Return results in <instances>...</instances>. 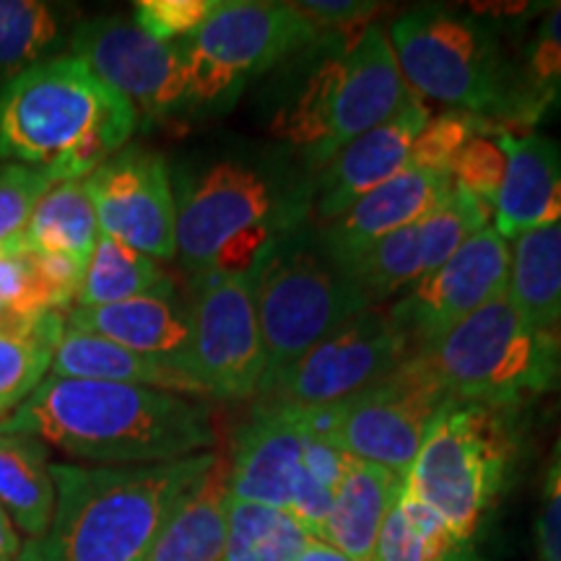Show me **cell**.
I'll use <instances>...</instances> for the list:
<instances>
[{
	"mask_svg": "<svg viewBox=\"0 0 561 561\" xmlns=\"http://www.w3.org/2000/svg\"><path fill=\"white\" fill-rule=\"evenodd\" d=\"M227 466H216L178 504L149 553V561H221L227 546Z\"/></svg>",
	"mask_w": 561,
	"mask_h": 561,
	"instance_id": "24",
	"label": "cell"
},
{
	"mask_svg": "<svg viewBox=\"0 0 561 561\" xmlns=\"http://www.w3.org/2000/svg\"><path fill=\"white\" fill-rule=\"evenodd\" d=\"M19 255L30 265L45 310L60 314L68 312L70 305L79 299L87 265L70 255H58V252H19Z\"/></svg>",
	"mask_w": 561,
	"mask_h": 561,
	"instance_id": "41",
	"label": "cell"
},
{
	"mask_svg": "<svg viewBox=\"0 0 561 561\" xmlns=\"http://www.w3.org/2000/svg\"><path fill=\"white\" fill-rule=\"evenodd\" d=\"M83 182L102 234L146 252L153 261L178 257L172 172L161 153L125 146Z\"/></svg>",
	"mask_w": 561,
	"mask_h": 561,
	"instance_id": "16",
	"label": "cell"
},
{
	"mask_svg": "<svg viewBox=\"0 0 561 561\" xmlns=\"http://www.w3.org/2000/svg\"><path fill=\"white\" fill-rule=\"evenodd\" d=\"M201 453L153 466H50L55 512L19 561H149L178 504L216 466Z\"/></svg>",
	"mask_w": 561,
	"mask_h": 561,
	"instance_id": "3",
	"label": "cell"
},
{
	"mask_svg": "<svg viewBox=\"0 0 561 561\" xmlns=\"http://www.w3.org/2000/svg\"><path fill=\"white\" fill-rule=\"evenodd\" d=\"M413 354L388 312L369 307L320 339L261 390L280 409H320L354 398L388 377Z\"/></svg>",
	"mask_w": 561,
	"mask_h": 561,
	"instance_id": "11",
	"label": "cell"
},
{
	"mask_svg": "<svg viewBox=\"0 0 561 561\" xmlns=\"http://www.w3.org/2000/svg\"><path fill=\"white\" fill-rule=\"evenodd\" d=\"M0 507L32 541L50 528L55 483L39 439L0 432Z\"/></svg>",
	"mask_w": 561,
	"mask_h": 561,
	"instance_id": "25",
	"label": "cell"
},
{
	"mask_svg": "<svg viewBox=\"0 0 561 561\" xmlns=\"http://www.w3.org/2000/svg\"><path fill=\"white\" fill-rule=\"evenodd\" d=\"M538 561H561V437L553 445L546 471L541 512L536 523Z\"/></svg>",
	"mask_w": 561,
	"mask_h": 561,
	"instance_id": "42",
	"label": "cell"
},
{
	"mask_svg": "<svg viewBox=\"0 0 561 561\" xmlns=\"http://www.w3.org/2000/svg\"><path fill=\"white\" fill-rule=\"evenodd\" d=\"M297 94L273 117V130L312 172L343 146L392 121L413 100L382 24L359 34L320 32Z\"/></svg>",
	"mask_w": 561,
	"mask_h": 561,
	"instance_id": "5",
	"label": "cell"
},
{
	"mask_svg": "<svg viewBox=\"0 0 561 561\" xmlns=\"http://www.w3.org/2000/svg\"><path fill=\"white\" fill-rule=\"evenodd\" d=\"M73 11L42 0H0V76L5 81L21 70L55 58L68 42Z\"/></svg>",
	"mask_w": 561,
	"mask_h": 561,
	"instance_id": "29",
	"label": "cell"
},
{
	"mask_svg": "<svg viewBox=\"0 0 561 561\" xmlns=\"http://www.w3.org/2000/svg\"><path fill=\"white\" fill-rule=\"evenodd\" d=\"M66 328L100 335L136 354L174 364L191 375L193 314L191 305H185L178 294L140 297L107 307H70Z\"/></svg>",
	"mask_w": 561,
	"mask_h": 561,
	"instance_id": "20",
	"label": "cell"
},
{
	"mask_svg": "<svg viewBox=\"0 0 561 561\" xmlns=\"http://www.w3.org/2000/svg\"><path fill=\"white\" fill-rule=\"evenodd\" d=\"M411 91L502 128L515 125V58L479 16L445 9L403 13L388 30Z\"/></svg>",
	"mask_w": 561,
	"mask_h": 561,
	"instance_id": "6",
	"label": "cell"
},
{
	"mask_svg": "<svg viewBox=\"0 0 561 561\" xmlns=\"http://www.w3.org/2000/svg\"><path fill=\"white\" fill-rule=\"evenodd\" d=\"M219 0H138L133 21L159 42H182L193 37L214 13Z\"/></svg>",
	"mask_w": 561,
	"mask_h": 561,
	"instance_id": "40",
	"label": "cell"
},
{
	"mask_svg": "<svg viewBox=\"0 0 561 561\" xmlns=\"http://www.w3.org/2000/svg\"><path fill=\"white\" fill-rule=\"evenodd\" d=\"M507 170L494 208V229L507 242L561 221V144L538 133H496Z\"/></svg>",
	"mask_w": 561,
	"mask_h": 561,
	"instance_id": "21",
	"label": "cell"
},
{
	"mask_svg": "<svg viewBox=\"0 0 561 561\" xmlns=\"http://www.w3.org/2000/svg\"><path fill=\"white\" fill-rule=\"evenodd\" d=\"M195 297L191 375L219 401L257 396L265 380V348L252 273L193 278Z\"/></svg>",
	"mask_w": 561,
	"mask_h": 561,
	"instance_id": "13",
	"label": "cell"
},
{
	"mask_svg": "<svg viewBox=\"0 0 561 561\" xmlns=\"http://www.w3.org/2000/svg\"><path fill=\"white\" fill-rule=\"evenodd\" d=\"M517 453V411L447 401L434 416L405 486L471 549Z\"/></svg>",
	"mask_w": 561,
	"mask_h": 561,
	"instance_id": "8",
	"label": "cell"
},
{
	"mask_svg": "<svg viewBox=\"0 0 561 561\" xmlns=\"http://www.w3.org/2000/svg\"><path fill=\"white\" fill-rule=\"evenodd\" d=\"M138 112L76 60L55 55L0 83V159L87 180L128 146Z\"/></svg>",
	"mask_w": 561,
	"mask_h": 561,
	"instance_id": "4",
	"label": "cell"
},
{
	"mask_svg": "<svg viewBox=\"0 0 561 561\" xmlns=\"http://www.w3.org/2000/svg\"><path fill=\"white\" fill-rule=\"evenodd\" d=\"M450 401L421 351L371 388L339 403L335 442L351 458L409 476L432 421Z\"/></svg>",
	"mask_w": 561,
	"mask_h": 561,
	"instance_id": "12",
	"label": "cell"
},
{
	"mask_svg": "<svg viewBox=\"0 0 561 561\" xmlns=\"http://www.w3.org/2000/svg\"><path fill=\"white\" fill-rule=\"evenodd\" d=\"M343 273L359 286L371 307L396 294L409 291L416 280L426 276L424 244L419 224L403 227L375 242L364 255L356 257Z\"/></svg>",
	"mask_w": 561,
	"mask_h": 561,
	"instance_id": "34",
	"label": "cell"
},
{
	"mask_svg": "<svg viewBox=\"0 0 561 561\" xmlns=\"http://www.w3.org/2000/svg\"><path fill=\"white\" fill-rule=\"evenodd\" d=\"M58 182L50 170L24 164L0 167V252L13 255L37 203Z\"/></svg>",
	"mask_w": 561,
	"mask_h": 561,
	"instance_id": "36",
	"label": "cell"
},
{
	"mask_svg": "<svg viewBox=\"0 0 561 561\" xmlns=\"http://www.w3.org/2000/svg\"><path fill=\"white\" fill-rule=\"evenodd\" d=\"M512 244L494 224L483 227L437 271L426 273L388 310L392 325L424 348L453 331L468 314L507 294Z\"/></svg>",
	"mask_w": 561,
	"mask_h": 561,
	"instance_id": "15",
	"label": "cell"
},
{
	"mask_svg": "<svg viewBox=\"0 0 561 561\" xmlns=\"http://www.w3.org/2000/svg\"><path fill=\"white\" fill-rule=\"evenodd\" d=\"M507 297L515 310L546 331L561 328V221L512 244Z\"/></svg>",
	"mask_w": 561,
	"mask_h": 561,
	"instance_id": "26",
	"label": "cell"
},
{
	"mask_svg": "<svg viewBox=\"0 0 561 561\" xmlns=\"http://www.w3.org/2000/svg\"><path fill=\"white\" fill-rule=\"evenodd\" d=\"M68 50L96 79L128 100L138 117L185 112L187 70L180 42H159L133 19L96 16L76 26Z\"/></svg>",
	"mask_w": 561,
	"mask_h": 561,
	"instance_id": "14",
	"label": "cell"
},
{
	"mask_svg": "<svg viewBox=\"0 0 561 561\" xmlns=\"http://www.w3.org/2000/svg\"><path fill=\"white\" fill-rule=\"evenodd\" d=\"M507 130L502 125L483 121L479 115H468V112H447V115L430 117L426 128L419 133L416 144H413L409 167L413 170H434V172H450L453 159L473 136H491V133Z\"/></svg>",
	"mask_w": 561,
	"mask_h": 561,
	"instance_id": "37",
	"label": "cell"
},
{
	"mask_svg": "<svg viewBox=\"0 0 561 561\" xmlns=\"http://www.w3.org/2000/svg\"><path fill=\"white\" fill-rule=\"evenodd\" d=\"M320 37L294 3L219 0L193 37L182 39L185 112L229 110L248 81L291 62Z\"/></svg>",
	"mask_w": 561,
	"mask_h": 561,
	"instance_id": "9",
	"label": "cell"
},
{
	"mask_svg": "<svg viewBox=\"0 0 561 561\" xmlns=\"http://www.w3.org/2000/svg\"><path fill=\"white\" fill-rule=\"evenodd\" d=\"M507 157H504L496 133L491 136H473L453 159L450 178L455 187L479 201L494 219L496 198H500Z\"/></svg>",
	"mask_w": 561,
	"mask_h": 561,
	"instance_id": "38",
	"label": "cell"
},
{
	"mask_svg": "<svg viewBox=\"0 0 561 561\" xmlns=\"http://www.w3.org/2000/svg\"><path fill=\"white\" fill-rule=\"evenodd\" d=\"M21 543L16 530H13L11 517L0 507V561H19Z\"/></svg>",
	"mask_w": 561,
	"mask_h": 561,
	"instance_id": "46",
	"label": "cell"
},
{
	"mask_svg": "<svg viewBox=\"0 0 561 561\" xmlns=\"http://www.w3.org/2000/svg\"><path fill=\"white\" fill-rule=\"evenodd\" d=\"M351 466V455L341 450L339 445L328 439L307 437L305 434V471L320 481L322 486L331 489L333 494L346 479V471Z\"/></svg>",
	"mask_w": 561,
	"mask_h": 561,
	"instance_id": "45",
	"label": "cell"
},
{
	"mask_svg": "<svg viewBox=\"0 0 561 561\" xmlns=\"http://www.w3.org/2000/svg\"><path fill=\"white\" fill-rule=\"evenodd\" d=\"M491 214L473 201L471 195L453 187V195L437 210H432L426 219L419 221L421 244H424L426 273L437 271L466 244L476 231L489 227Z\"/></svg>",
	"mask_w": 561,
	"mask_h": 561,
	"instance_id": "35",
	"label": "cell"
},
{
	"mask_svg": "<svg viewBox=\"0 0 561 561\" xmlns=\"http://www.w3.org/2000/svg\"><path fill=\"white\" fill-rule=\"evenodd\" d=\"M403 489V476L351 458L318 541L346 553L351 561H375L377 538Z\"/></svg>",
	"mask_w": 561,
	"mask_h": 561,
	"instance_id": "22",
	"label": "cell"
},
{
	"mask_svg": "<svg viewBox=\"0 0 561 561\" xmlns=\"http://www.w3.org/2000/svg\"><path fill=\"white\" fill-rule=\"evenodd\" d=\"M416 351L453 401L520 411L561 380L559 331L525 320L507 294Z\"/></svg>",
	"mask_w": 561,
	"mask_h": 561,
	"instance_id": "7",
	"label": "cell"
},
{
	"mask_svg": "<svg viewBox=\"0 0 561 561\" xmlns=\"http://www.w3.org/2000/svg\"><path fill=\"white\" fill-rule=\"evenodd\" d=\"M331 507L333 491L322 486L320 481H314L307 471H301L297 489H294L291 494L289 515L307 530V536L320 538L322 525H325L328 515H331Z\"/></svg>",
	"mask_w": 561,
	"mask_h": 561,
	"instance_id": "43",
	"label": "cell"
},
{
	"mask_svg": "<svg viewBox=\"0 0 561 561\" xmlns=\"http://www.w3.org/2000/svg\"><path fill=\"white\" fill-rule=\"evenodd\" d=\"M307 21H312L320 32H351L356 24L371 19L380 5L339 0V3H294Z\"/></svg>",
	"mask_w": 561,
	"mask_h": 561,
	"instance_id": "44",
	"label": "cell"
},
{
	"mask_svg": "<svg viewBox=\"0 0 561 561\" xmlns=\"http://www.w3.org/2000/svg\"><path fill=\"white\" fill-rule=\"evenodd\" d=\"M471 549L455 541L437 512L405 486L375 546V561H468Z\"/></svg>",
	"mask_w": 561,
	"mask_h": 561,
	"instance_id": "31",
	"label": "cell"
},
{
	"mask_svg": "<svg viewBox=\"0 0 561 561\" xmlns=\"http://www.w3.org/2000/svg\"><path fill=\"white\" fill-rule=\"evenodd\" d=\"M100 234L102 229L96 221L94 203L89 198L87 182L66 180L50 187L45 198L37 203L13 255L19 252H58V255H70L87 265Z\"/></svg>",
	"mask_w": 561,
	"mask_h": 561,
	"instance_id": "27",
	"label": "cell"
},
{
	"mask_svg": "<svg viewBox=\"0 0 561 561\" xmlns=\"http://www.w3.org/2000/svg\"><path fill=\"white\" fill-rule=\"evenodd\" d=\"M453 187L450 172L405 167L401 174L356 201L339 219L318 224L314 240L343 271L382 237L426 219L432 210L450 198Z\"/></svg>",
	"mask_w": 561,
	"mask_h": 561,
	"instance_id": "18",
	"label": "cell"
},
{
	"mask_svg": "<svg viewBox=\"0 0 561 561\" xmlns=\"http://www.w3.org/2000/svg\"><path fill=\"white\" fill-rule=\"evenodd\" d=\"M252 280L265 348L263 388L333 328L371 307L359 286L320 250L312 224L278 244Z\"/></svg>",
	"mask_w": 561,
	"mask_h": 561,
	"instance_id": "10",
	"label": "cell"
},
{
	"mask_svg": "<svg viewBox=\"0 0 561 561\" xmlns=\"http://www.w3.org/2000/svg\"><path fill=\"white\" fill-rule=\"evenodd\" d=\"M47 314L24 257L0 252V333H32Z\"/></svg>",
	"mask_w": 561,
	"mask_h": 561,
	"instance_id": "39",
	"label": "cell"
},
{
	"mask_svg": "<svg viewBox=\"0 0 561 561\" xmlns=\"http://www.w3.org/2000/svg\"><path fill=\"white\" fill-rule=\"evenodd\" d=\"M3 434H26L70 458L104 466H153L208 453L216 445L206 403L138 385L45 377Z\"/></svg>",
	"mask_w": 561,
	"mask_h": 561,
	"instance_id": "2",
	"label": "cell"
},
{
	"mask_svg": "<svg viewBox=\"0 0 561 561\" xmlns=\"http://www.w3.org/2000/svg\"><path fill=\"white\" fill-rule=\"evenodd\" d=\"M561 112V3L551 5L515 60V128H533Z\"/></svg>",
	"mask_w": 561,
	"mask_h": 561,
	"instance_id": "30",
	"label": "cell"
},
{
	"mask_svg": "<svg viewBox=\"0 0 561 561\" xmlns=\"http://www.w3.org/2000/svg\"><path fill=\"white\" fill-rule=\"evenodd\" d=\"M50 377H68V380H96L138 385L174 396H206L198 382L187 371L151 356L117 346L100 335L70 331L66 328L58 341L50 364Z\"/></svg>",
	"mask_w": 561,
	"mask_h": 561,
	"instance_id": "23",
	"label": "cell"
},
{
	"mask_svg": "<svg viewBox=\"0 0 561 561\" xmlns=\"http://www.w3.org/2000/svg\"><path fill=\"white\" fill-rule=\"evenodd\" d=\"M178 261L193 278L252 273L312 219L314 172L291 146L237 144L172 174Z\"/></svg>",
	"mask_w": 561,
	"mask_h": 561,
	"instance_id": "1",
	"label": "cell"
},
{
	"mask_svg": "<svg viewBox=\"0 0 561 561\" xmlns=\"http://www.w3.org/2000/svg\"><path fill=\"white\" fill-rule=\"evenodd\" d=\"M426 123L430 112L419 96H413L392 121L343 146L314 172L312 219L318 224L339 219L356 201L401 174L409 167L411 149Z\"/></svg>",
	"mask_w": 561,
	"mask_h": 561,
	"instance_id": "19",
	"label": "cell"
},
{
	"mask_svg": "<svg viewBox=\"0 0 561 561\" xmlns=\"http://www.w3.org/2000/svg\"><path fill=\"white\" fill-rule=\"evenodd\" d=\"M297 561H351V559L339 549H333V546L322 543L318 538H310V541L305 543V549H301Z\"/></svg>",
	"mask_w": 561,
	"mask_h": 561,
	"instance_id": "47",
	"label": "cell"
},
{
	"mask_svg": "<svg viewBox=\"0 0 561 561\" xmlns=\"http://www.w3.org/2000/svg\"><path fill=\"white\" fill-rule=\"evenodd\" d=\"M305 471V426L297 409L261 403L237 430L227 466L231 500L289 512Z\"/></svg>",
	"mask_w": 561,
	"mask_h": 561,
	"instance_id": "17",
	"label": "cell"
},
{
	"mask_svg": "<svg viewBox=\"0 0 561 561\" xmlns=\"http://www.w3.org/2000/svg\"><path fill=\"white\" fill-rule=\"evenodd\" d=\"M66 314L50 312L32 333H0V419L19 409L50 371Z\"/></svg>",
	"mask_w": 561,
	"mask_h": 561,
	"instance_id": "33",
	"label": "cell"
},
{
	"mask_svg": "<svg viewBox=\"0 0 561 561\" xmlns=\"http://www.w3.org/2000/svg\"><path fill=\"white\" fill-rule=\"evenodd\" d=\"M174 291L159 261L110 234H100L83 271L76 307H107L140 297H164Z\"/></svg>",
	"mask_w": 561,
	"mask_h": 561,
	"instance_id": "28",
	"label": "cell"
},
{
	"mask_svg": "<svg viewBox=\"0 0 561 561\" xmlns=\"http://www.w3.org/2000/svg\"><path fill=\"white\" fill-rule=\"evenodd\" d=\"M227 546L221 561H297L310 541L289 512L227 500Z\"/></svg>",
	"mask_w": 561,
	"mask_h": 561,
	"instance_id": "32",
	"label": "cell"
}]
</instances>
